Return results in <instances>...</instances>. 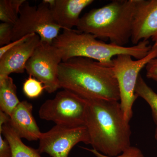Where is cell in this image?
Listing matches in <instances>:
<instances>
[{
  "label": "cell",
  "instance_id": "obj_1",
  "mask_svg": "<svg viewBox=\"0 0 157 157\" xmlns=\"http://www.w3.org/2000/svg\"><path fill=\"white\" fill-rule=\"evenodd\" d=\"M85 126L93 149L109 156L122 153L131 145L132 131L119 101L87 100Z\"/></svg>",
  "mask_w": 157,
  "mask_h": 157
},
{
  "label": "cell",
  "instance_id": "obj_2",
  "mask_svg": "<svg viewBox=\"0 0 157 157\" xmlns=\"http://www.w3.org/2000/svg\"><path fill=\"white\" fill-rule=\"evenodd\" d=\"M58 78L60 88L86 99L120 101L119 90L113 67L92 59L74 57L62 62Z\"/></svg>",
  "mask_w": 157,
  "mask_h": 157
},
{
  "label": "cell",
  "instance_id": "obj_3",
  "mask_svg": "<svg viewBox=\"0 0 157 157\" xmlns=\"http://www.w3.org/2000/svg\"><path fill=\"white\" fill-rule=\"evenodd\" d=\"M137 0H114L80 17L77 30L124 46L131 40Z\"/></svg>",
  "mask_w": 157,
  "mask_h": 157
},
{
  "label": "cell",
  "instance_id": "obj_4",
  "mask_svg": "<svg viewBox=\"0 0 157 157\" xmlns=\"http://www.w3.org/2000/svg\"><path fill=\"white\" fill-rule=\"evenodd\" d=\"M62 62L74 57L92 59L113 67V59L120 55H128L139 59L146 56L152 48L148 41H143L131 47L121 46L98 40L90 34L75 30L64 29L53 40Z\"/></svg>",
  "mask_w": 157,
  "mask_h": 157
},
{
  "label": "cell",
  "instance_id": "obj_5",
  "mask_svg": "<svg viewBox=\"0 0 157 157\" xmlns=\"http://www.w3.org/2000/svg\"><path fill=\"white\" fill-rule=\"evenodd\" d=\"M157 57V41L148 54L143 58L134 60L131 56L120 55L113 59V68L119 90L121 108L128 122L132 118V107L138 98L135 89L140 72L149 62Z\"/></svg>",
  "mask_w": 157,
  "mask_h": 157
},
{
  "label": "cell",
  "instance_id": "obj_6",
  "mask_svg": "<svg viewBox=\"0 0 157 157\" xmlns=\"http://www.w3.org/2000/svg\"><path fill=\"white\" fill-rule=\"evenodd\" d=\"M61 29L55 21L48 5L42 2L38 6H32L26 1L13 25L12 41L27 35L36 34L40 36L41 42L52 44Z\"/></svg>",
  "mask_w": 157,
  "mask_h": 157
},
{
  "label": "cell",
  "instance_id": "obj_7",
  "mask_svg": "<svg viewBox=\"0 0 157 157\" xmlns=\"http://www.w3.org/2000/svg\"><path fill=\"white\" fill-rule=\"evenodd\" d=\"M87 104L86 99L64 89L41 105L39 115L41 119L53 122L56 125L70 127L85 126Z\"/></svg>",
  "mask_w": 157,
  "mask_h": 157
},
{
  "label": "cell",
  "instance_id": "obj_8",
  "mask_svg": "<svg viewBox=\"0 0 157 157\" xmlns=\"http://www.w3.org/2000/svg\"><path fill=\"white\" fill-rule=\"evenodd\" d=\"M62 62L61 56L52 43L41 42L26 63L25 70L29 76L42 82L48 94H52L60 88L58 70Z\"/></svg>",
  "mask_w": 157,
  "mask_h": 157
},
{
  "label": "cell",
  "instance_id": "obj_9",
  "mask_svg": "<svg viewBox=\"0 0 157 157\" xmlns=\"http://www.w3.org/2000/svg\"><path fill=\"white\" fill-rule=\"evenodd\" d=\"M38 149L40 153L51 157H68L72 148L77 144H90L85 126L70 127L55 125L48 132L42 133Z\"/></svg>",
  "mask_w": 157,
  "mask_h": 157
},
{
  "label": "cell",
  "instance_id": "obj_10",
  "mask_svg": "<svg viewBox=\"0 0 157 157\" xmlns=\"http://www.w3.org/2000/svg\"><path fill=\"white\" fill-rule=\"evenodd\" d=\"M157 41V0H137L131 40L134 45Z\"/></svg>",
  "mask_w": 157,
  "mask_h": 157
},
{
  "label": "cell",
  "instance_id": "obj_11",
  "mask_svg": "<svg viewBox=\"0 0 157 157\" xmlns=\"http://www.w3.org/2000/svg\"><path fill=\"white\" fill-rule=\"evenodd\" d=\"M40 43V36L33 34L27 40L7 52L0 58V76L24 73L26 63Z\"/></svg>",
  "mask_w": 157,
  "mask_h": 157
},
{
  "label": "cell",
  "instance_id": "obj_12",
  "mask_svg": "<svg viewBox=\"0 0 157 157\" xmlns=\"http://www.w3.org/2000/svg\"><path fill=\"white\" fill-rule=\"evenodd\" d=\"M33 106L27 101H20L9 116V124L20 138L29 141L39 140L41 132L33 114Z\"/></svg>",
  "mask_w": 157,
  "mask_h": 157
},
{
  "label": "cell",
  "instance_id": "obj_13",
  "mask_svg": "<svg viewBox=\"0 0 157 157\" xmlns=\"http://www.w3.org/2000/svg\"><path fill=\"white\" fill-rule=\"evenodd\" d=\"M93 0H56L51 9L56 23L63 29L77 27L82 11L94 2Z\"/></svg>",
  "mask_w": 157,
  "mask_h": 157
},
{
  "label": "cell",
  "instance_id": "obj_14",
  "mask_svg": "<svg viewBox=\"0 0 157 157\" xmlns=\"http://www.w3.org/2000/svg\"><path fill=\"white\" fill-rule=\"evenodd\" d=\"M20 102L13 79L9 76H0V111L9 116Z\"/></svg>",
  "mask_w": 157,
  "mask_h": 157
},
{
  "label": "cell",
  "instance_id": "obj_15",
  "mask_svg": "<svg viewBox=\"0 0 157 157\" xmlns=\"http://www.w3.org/2000/svg\"><path fill=\"white\" fill-rule=\"evenodd\" d=\"M0 134L8 140L12 151V157H42L38 149L27 146L22 142L9 123L0 128Z\"/></svg>",
  "mask_w": 157,
  "mask_h": 157
},
{
  "label": "cell",
  "instance_id": "obj_16",
  "mask_svg": "<svg viewBox=\"0 0 157 157\" xmlns=\"http://www.w3.org/2000/svg\"><path fill=\"white\" fill-rule=\"evenodd\" d=\"M135 92L149 105L153 119L157 126V94L147 84L140 74L137 79Z\"/></svg>",
  "mask_w": 157,
  "mask_h": 157
},
{
  "label": "cell",
  "instance_id": "obj_17",
  "mask_svg": "<svg viewBox=\"0 0 157 157\" xmlns=\"http://www.w3.org/2000/svg\"><path fill=\"white\" fill-rule=\"evenodd\" d=\"M25 0H1L0 20L14 25L18 17L21 8Z\"/></svg>",
  "mask_w": 157,
  "mask_h": 157
},
{
  "label": "cell",
  "instance_id": "obj_18",
  "mask_svg": "<svg viewBox=\"0 0 157 157\" xmlns=\"http://www.w3.org/2000/svg\"><path fill=\"white\" fill-rule=\"evenodd\" d=\"M45 86L41 82L31 76L24 82L23 91L27 98L33 99L39 97L42 94Z\"/></svg>",
  "mask_w": 157,
  "mask_h": 157
},
{
  "label": "cell",
  "instance_id": "obj_19",
  "mask_svg": "<svg viewBox=\"0 0 157 157\" xmlns=\"http://www.w3.org/2000/svg\"><path fill=\"white\" fill-rule=\"evenodd\" d=\"M86 150L92 153L96 157H144L143 153L140 149L135 146L130 147L122 153L116 156H109L101 153L94 149H89L82 147Z\"/></svg>",
  "mask_w": 157,
  "mask_h": 157
},
{
  "label": "cell",
  "instance_id": "obj_20",
  "mask_svg": "<svg viewBox=\"0 0 157 157\" xmlns=\"http://www.w3.org/2000/svg\"><path fill=\"white\" fill-rule=\"evenodd\" d=\"M13 25L2 22L0 24V45L1 47L12 42Z\"/></svg>",
  "mask_w": 157,
  "mask_h": 157
},
{
  "label": "cell",
  "instance_id": "obj_21",
  "mask_svg": "<svg viewBox=\"0 0 157 157\" xmlns=\"http://www.w3.org/2000/svg\"><path fill=\"white\" fill-rule=\"evenodd\" d=\"M0 134V157H12V151L8 140Z\"/></svg>",
  "mask_w": 157,
  "mask_h": 157
},
{
  "label": "cell",
  "instance_id": "obj_22",
  "mask_svg": "<svg viewBox=\"0 0 157 157\" xmlns=\"http://www.w3.org/2000/svg\"><path fill=\"white\" fill-rule=\"evenodd\" d=\"M32 34H33L27 35V36L22 37L21 39H18V40H16V41H12L9 44H7V45L1 47V48H0V58H1L7 52L11 50L12 48H14V47L17 46V45H18L21 42L27 40Z\"/></svg>",
  "mask_w": 157,
  "mask_h": 157
},
{
  "label": "cell",
  "instance_id": "obj_23",
  "mask_svg": "<svg viewBox=\"0 0 157 157\" xmlns=\"http://www.w3.org/2000/svg\"><path fill=\"white\" fill-rule=\"evenodd\" d=\"M145 68L147 78H149L152 76H157V57L149 62Z\"/></svg>",
  "mask_w": 157,
  "mask_h": 157
},
{
  "label": "cell",
  "instance_id": "obj_24",
  "mask_svg": "<svg viewBox=\"0 0 157 157\" xmlns=\"http://www.w3.org/2000/svg\"><path fill=\"white\" fill-rule=\"evenodd\" d=\"M10 117L9 115L6 113L0 111V128H2L4 125L8 124L9 122Z\"/></svg>",
  "mask_w": 157,
  "mask_h": 157
},
{
  "label": "cell",
  "instance_id": "obj_25",
  "mask_svg": "<svg viewBox=\"0 0 157 157\" xmlns=\"http://www.w3.org/2000/svg\"><path fill=\"white\" fill-rule=\"evenodd\" d=\"M42 2L48 5L50 9H52L55 5L56 0H43Z\"/></svg>",
  "mask_w": 157,
  "mask_h": 157
},
{
  "label": "cell",
  "instance_id": "obj_26",
  "mask_svg": "<svg viewBox=\"0 0 157 157\" xmlns=\"http://www.w3.org/2000/svg\"><path fill=\"white\" fill-rule=\"evenodd\" d=\"M149 78L153 79V80L157 82V76H151V77H150Z\"/></svg>",
  "mask_w": 157,
  "mask_h": 157
},
{
  "label": "cell",
  "instance_id": "obj_27",
  "mask_svg": "<svg viewBox=\"0 0 157 157\" xmlns=\"http://www.w3.org/2000/svg\"><path fill=\"white\" fill-rule=\"evenodd\" d=\"M155 138L156 140H157V126L156 128L155 132Z\"/></svg>",
  "mask_w": 157,
  "mask_h": 157
}]
</instances>
